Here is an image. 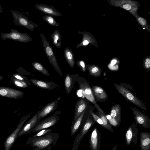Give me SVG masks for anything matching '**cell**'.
<instances>
[{
    "label": "cell",
    "instance_id": "obj_23",
    "mask_svg": "<svg viewBox=\"0 0 150 150\" xmlns=\"http://www.w3.org/2000/svg\"><path fill=\"white\" fill-rule=\"evenodd\" d=\"M64 56L69 66L73 68L75 63L74 56L71 49L68 47H66L64 50Z\"/></svg>",
    "mask_w": 150,
    "mask_h": 150
},
{
    "label": "cell",
    "instance_id": "obj_41",
    "mask_svg": "<svg viewBox=\"0 0 150 150\" xmlns=\"http://www.w3.org/2000/svg\"><path fill=\"white\" fill-rule=\"evenodd\" d=\"M117 146L115 145L114 146V147L113 148L112 150H117Z\"/></svg>",
    "mask_w": 150,
    "mask_h": 150
},
{
    "label": "cell",
    "instance_id": "obj_31",
    "mask_svg": "<svg viewBox=\"0 0 150 150\" xmlns=\"http://www.w3.org/2000/svg\"><path fill=\"white\" fill-rule=\"evenodd\" d=\"M42 17L45 21L52 26L57 27L60 25L59 23L57 22L52 16L46 15L43 16Z\"/></svg>",
    "mask_w": 150,
    "mask_h": 150
},
{
    "label": "cell",
    "instance_id": "obj_35",
    "mask_svg": "<svg viewBox=\"0 0 150 150\" xmlns=\"http://www.w3.org/2000/svg\"><path fill=\"white\" fill-rule=\"evenodd\" d=\"M144 67L145 69L147 70L149 69L150 68V59L149 58H146L144 62Z\"/></svg>",
    "mask_w": 150,
    "mask_h": 150
},
{
    "label": "cell",
    "instance_id": "obj_4",
    "mask_svg": "<svg viewBox=\"0 0 150 150\" xmlns=\"http://www.w3.org/2000/svg\"><path fill=\"white\" fill-rule=\"evenodd\" d=\"M114 86L119 93L129 101L144 110L147 109L144 103L135 96L130 91L123 86L115 83Z\"/></svg>",
    "mask_w": 150,
    "mask_h": 150
},
{
    "label": "cell",
    "instance_id": "obj_36",
    "mask_svg": "<svg viewBox=\"0 0 150 150\" xmlns=\"http://www.w3.org/2000/svg\"><path fill=\"white\" fill-rule=\"evenodd\" d=\"M138 20L140 23L142 25H144L146 24V21L144 18L140 17L138 18Z\"/></svg>",
    "mask_w": 150,
    "mask_h": 150
},
{
    "label": "cell",
    "instance_id": "obj_1",
    "mask_svg": "<svg viewBox=\"0 0 150 150\" xmlns=\"http://www.w3.org/2000/svg\"><path fill=\"white\" fill-rule=\"evenodd\" d=\"M59 137L58 132L49 133L34 140L31 145L35 148L44 149L50 146H54Z\"/></svg>",
    "mask_w": 150,
    "mask_h": 150
},
{
    "label": "cell",
    "instance_id": "obj_5",
    "mask_svg": "<svg viewBox=\"0 0 150 150\" xmlns=\"http://www.w3.org/2000/svg\"><path fill=\"white\" fill-rule=\"evenodd\" d=\"M9 33H1L0 36L3 40H11L18 42L28 43L33 40L31 37L27 33H22L16 29H10Z\"/></svg>",
    "mask_w": 150,
    "mask_h": 150
},
{
    "label": "cell",
    "instance_id": "obj_19",
    "mask_svg": "<svg viewBox=\"0 0 150 150\" xmlns=\"http://www.w3.org/2000/svg\"><path fill=\"white\" fill-rule=\"evenodd\" d=\"M140 140L141 150H150V133L142 132L140 134Z\"/></svg>",
    "mask_w": 150,
    "mask_h": 150
},
{
    "label": "cell",
    "instance_id": "obj_21",
    "mask_svg": "<svg viewBox=\"0 0 150 150\" xmlns=\"http://www.w3.org/2000/svg\"><path fill=\"white\" fill-rule=\"evenodd\" d=\"M110 115L119 125L121 119V109L120 105L119 104L114 105L112 107L110 110Z\"/></svg>",
    "mask_w": 150,
    "mask_h": 150
},
{
    "label": "cell",
    "instance_id": "obj_17",
    "mask_svg": "<svg viewBox=\"0 0 150 150\" xmlns=\"http://www.w3.org/2000/svg\"><path fill=\"white\" fill-rule=\"evenodd\" d=\"M28 81L38 87L45 89L52 90L58 86L52 81H45L35 79H30Z\"/></svg>",
    "mask_w": 150,
    "mask_h": 150
},
{
    "label": "cell",
    "instance_id": "obj_38",
    "mask_svg": "<svg viewBox=\"0 0 150 150\" xmlns=\"http://www.w3.org/2000/svg\"><path fill=\"white\" fill-rule=\"evenodd\" d=\"M117 61L115 59H113L112 60L111 62L110 65L111 66H114L116 63Z\"/></svg>",
    "mask_w": 150,
    "mask_h": 150
},
{
    "label": "cell",
    "instance_id": "obj_8",
    "mask_svg": "<svg viewBox=\"0 0 150 150\" xmlns=\"http://www.w3.org/2000/svg\"><path fill=\"white\" fill-rule=\"evenodd\" d=\"M93 123V120L88 117L82 127L80 133L75 139L71 150H78L81 141Z\"/></svg>",
    "mask_w": 150,
    "mask_h": 150
},
{
    "label": "cell",
    "instance_id": "obj_30",
    "mask_svg": "<svg viewBox=\"0 0 150 150\" xmlns=\"http://www.w3.org/2000/svg\"><path fill=\"white\" fill-rule=\"evenodd\" d=\"M72 79L71 76L68 74H66L64 80V85L67 93L69 94L72 89Z\"/></svg>",
    "mask_w": 150,
    "mask_h": 150
},
{
    "label": "cell",
    "instance_id": "obj_27",
    "mask_svg": "<svg viewBox=\"0 0 150 150\" xmlns=\"http://www.w3.org/2000/svg\"><path fill=\"white\" fill-rule=\"evenodd\" d=\"M87 68L89 74L95 77H99L102 73L101 69L97 66L92 65L87 66Z\"/></svg>",
    "mask_w": 150,
    "mask_h": 150
},
{
    "label": "cell",
    "instance_id": "obj_26",
    "mask_svg": "<svg viewBox=\"0 0 150 150\" xmlns=\"http://www.w3.org/2000/svg\"><path fill=\"white\" fill-rule=\"evenodd\" d=\"M53 44L57 48L60 47L62 39L59 31L57 30H54L51 36Z\"/></svg>",
    "mask_w": 150,
    "mask_h": 150
},
{
    "label": "cell",
    "instance_id": "obj_39",
    "mask_svg": "<svg viewBox=\"0 0 150 150\" xmlns=\"http://www.w3.org/2000/svg\"><path fill=\"white\" fill-rule=\"evenodd\" d=\"M3 12V8L0 4V13H2Z\"/></svg>",
    "mask_w": 150,
    "mask_h": 150
},
{
    "label": "cell",
    "instance_id": "obj_24",
    "mask_svg": "<svg viewBox=\"0 0 150 150\" xmlns=\"http://www.w3.org/2000/svg\"><path fill=\"white\" fill-rule=\"evenodd\" d=\"M85 110L79 117L74 122H72L71 128V135L73 136L79 129L86 112Z\"/></svg>",
    "mask_w": 150,
    "mask_h": 150
},
{
    "label": "cell",
    "instance_id": "obj_12",
    "mask_svg": "<svg viewBox=\"0 0 150 150\" xmlns=\"http://www.w3.org/2000/svg\"><path fill=\"white\" fill-rule=\"evenodd\" d=\"M100 134L96 127L95 128L90 134L89 139L90 150H99L100 146Z\"/></svg>",
    "mask_w": 150,
    "mask_h": 150
},
{
    "label": "cell",
    "instance_id": "obj_10",
    "mask_svg": "<svg viewBox=\"0 0 150 150\" xmlns=\"http://www.w3.org/2000/svg\"><path fill=\"white\" fill-rule=\"evenodd\" d=\"M138 129L137 125L134 123L128 128L125 133V142L127 145H129L132 142L134 146L137 142Z\"/></svg>",
    "mask_w": 150,
    "mask_h": 150
},
{
    "label": "cell",
    "instance_id": "obj_16",
    "mask_svg": "<svg viewBox=\"0 0 150 150\" xmlns=\"http://www.w3.org/2000/svg\"><path fill=\"white\" fill-rule=\"evenodd\" d=\"M58 105V100H56L47 104L39 111L38 118L40 119L44 118L48 115L54 111Z\"/></svg>",
    "mask_w": 150,
    "mask_h": 150
},
{
    "label": "cell",
    "instance_id": "obj_22",
    "mask_svg": "<svg viewBox=\"0 0 150 150\" xmlns=\"http://www.w3.org/2000/svg\"><path fill=\"white\" fill-rule=\"evenodd\" d=\"M96 108L98 111V116L101 119L103 122V126L109 131L113 133V129L107 119L104 111L99 106Z\"/></svg>",
    "mask_w": 150,
    "mask_h": 150
},
{
    "label": "cell",
    "instance_id": "obj_33",
    "mask_svg": "<svg viewBox=\"0 0 150 150\" xmlns=\"http://www.w3.org/2000/svg\"><path fill=\"white\" fill-rule=\"evenodd\" d=\"M76 65L80 68L81 71H86V64L84 61L82 60H78L76 62Z\"/></svg>",
    "mask_w": 150,
    "mask_h": 150
},
{
    "label": "cell",
    "instance_id": "obj_3",
    "mask_svg": "<svg viewBox=\"0 0 150 150\" xmlns=\"http://www.w3.org/2000/svg\"><path fill=\"white\" fill-rule=\"evenodd\" d=\"M40 37L44 50L50 63L59 74L62 76V73L52 47L44 35L41 34Z\"/></svg>",
    "mask_w": 150,
    "mask_h": 150
},
{
    "label": "cell",
    "instance_id": "obj_6",
    "mask_svg": "<svg viewBox=\"0 0 150 150\" xmlns=\"http://www.w3.org/2000/svg\"><path fill=\"white\" fill-rule=\"evenodd\" d=\"M60 115L57 111L53 115L43 120L40 121L29 131L27 134L39 132L46 129L55 125L58 121Z\"/></svg>",
    "mask_w": 150,
    "mask_h": 150
},
{
    "label": "cell",
    "instance_id": "obj_20",
    "mask_svg": "<svg viewBox=\"0 0 150 150\" xmlns=\"http://www.w3.org/2000/svg\"><path fill=\"white\" fill-rule=\"evenodd\" d=\"M87 104L83 99H79L76 103L75 110L74 120V122L80 115L83 112L86 110Z\"/></svg>",
    "mask_w": 150,
    "mask_h": 150
},
{
    "label": "cell",
    "instance_id": "obj_40",
    "mask_svg": "<svg viewBox=\"0 0 150 150\" xmlns=\"http://www.w3.org/2000/svg\"><path fill=\"white\" fill-rule=\"evenodd\" d=\"M52 147V146H50L49 147L46 148L45 150H51Z\"/></svg>",
    "mask_w": 150,
    "mask_h": 150
},
{
    "label": "cell",
    "instance_id": "obj_42",
    "mask_svg": "<svg viewBox=\"0 0 150 150\" xmlns=\"http://www.w3.org/2000/svg\"><path fill=\"white\" fill-rule=\"evenodd\" d=\"M42 149H40L38 148H35L34 149H33V150H41Z\"/></svg>",
    "mask_w": 150,
    "mask_h": 150
},
{
    "label": "cell",
    "instance_id": "obj_44",
    "mask_svg": "<svg viewBox=\"0 0 150 150\" xmlns=\"http://www.w3.org/2000/svg\"></svg>",
    "mask_w": 150,
    "mask_h": 150
},
{
    "label": "cell",
    "instance_id": "obj_32",
    "mask_svg": "<svg viewBox=\"0 0 150 150\" xmlns=\"http://www.w3.org/2000/svg\"><path fill=\"white\" fill-rule=\"evenodd\" d=\"M91 114L94 121L98 124L103 126V123L101 119L96 115L94 112H93L91 110L90 111Z\"/></svg>",
    "mask_w": 150,
    "mask_h": 150
},
{
    "label": "cell",
    "instance_id": "obj_11",
    "mask_svg": "<svg viewBox=\"0 0 150 150\" xmlns=\"http://www.w3.org/2000/svg\"><path fill=\"white\" fill-rule=\"evenodd\" d=\"M24 93L8 87H0V96L11 98L18 99L23 97Z\"/></svg>",
    "mask_w": 150,
    "mask_h": 150
},
{
    "label": "cell",
    "instance_id": "obj_37",
    "mask_svg": "<svg viewBox=\"0 0 150 150\" xmlns=\"http://www.w3.org/2000/svg\"><path fill=\"white\" fill-rule=\"evenodd\" d=\"M122 7L125 9L127 10H130L132 8V6L129 4L124 5L122 6Z\"/></svg>",
    "mask_w": 150,
    "mask_h": 150
},
{
    "label": "cell",
    "instance_id": "obj_14",
    "mask_svg": "<svg viewBox=\"0 0 150 150\" xmlns=\"http://www.w3.org/2000/svg\"><path fill=\"white\" fill-rule=\"evenodd\" d=\"M37 9L48 15L61 17L62 14L53 6L47 4H38L35 5Z\"/></svg>",
    "mask_w": 150,
    "mask_h": 150
},
{
    "label": "cell",
    "instance_id": "obj_2",
    "mask_svg": "<svg viewBox=\"0 0 150 150\" xmlns=\"http://www.w3.org/2000/svg\"><path fill=\"white\" fill-rule=\"evenodd\" d=\"M13 18V21L17 26H21L33 32L34 28L38 25L34 23L22 13L15 11L10 10Z\"/></svg>",
    "mask_w": 150,
    "mask_h": 150
},
{
    "label": "cell",
    "instance_id": "obj_29",
    "mask_svg": "<svg viewBox=\"0 0 150 150\" xmlns=\"http://www.w3.org/2000/svg\"><path fill=\"white\" fill-rule=\"evenodd\" d=\"M10 81L16 86L23 88H26L32 84L28 81L18 80L12 76L10 78Z\"/></svg>",
    "mask_w": 150,
    "mask_h": 150
},
{
    "label": "cell",
    "instance_id": "obj_25",
    "mask_svg": "<svg viewBox=\"0 0 150 150\" xmlns=\"http://www.w3.org/2000/svg\"><path fill=\"white\" fill-rule=\"evenodd\" d=\"M53 129H46L42 130L36 133L34 135L27 139L25 142L26 144H30L35 139L39 138L47 133L51 132Z\"/></svg>",
    "mask_w": 150,
    "mask_h": 150
},
{
    "label": "cell",
    "instance_id": "obj_34",
    "mask_svg": "<svg viewBox=\"0 0 150 150\" xmlns=\"http://www.w3.org/2000/svg\"><path fill=\"white\" fill-rule=\"evenodd\" d=\"M12 76L18 80L25 81H28V79L27 78L19 74H13Z\"/></svg>",
    "mask_w": 150,
    "mask_h": 150
},
{
    "label": "cell",
    "instance_id": "obj_43",
    "mask_svg": "<svg viewBox=\"0 0 150 150\" xmlns=\"http://www.w3.org/2000/svg\"><path fill=\"white\" fill-rule=\"evenodd\" d=\"M4 78L3 76L0 75V81L2 80Z\"/></svg>",
    "mask_w": 150,
    "mask_h": 150
},
{
    "label": "cell",
    "instance_id": "obj_18",
    "mask_svg": "<svg viewBox=\"0 0 150 150\" xmlns=\"http://www.w3.org/2000/svg\"><path fill=\"white\" fill-rule=\"evenodd\" d=\"M91 89L94 97L101 101L106 100L108 96L106 92L101 87L97 86H93Z\"/></svg>",
    "mask_w": 150,
    "mask_h": 150
},
{
    "label": "cell",
    "instance_id": "obj_7",
    "mask_svg": "<svg viewBox=\"0 0 150 150\" xmlns=\"http://www.w3.org/2000/svg\"><path fill=\"white\" fill-rule=\"evenodd\" d=\"M31 114L22 117L14 131L6 138L4 144L5 150H10L17 138L18 134L25 122L30 116Z\"/></svg>",
    "mask_w": 150,
    "mask_h": 150
},
{
    "label": "cell",
    "instance_id": "obj_13",
    "mask_svg": "<svg viewBox=\"0 0 150 150\" xmlns=\"http://www.w3.org/2000/svg\"><path fill=\"white\" fill-rule=\"evenodd\" d=\"M38 111L24 125L21 129L17 136V138L22 135L27 134L36 124L40 121L41 119L38 118Z\"/></svg>",
    "mask_w": 150,
    "mask_h": 150
},
{
    "label": "cell",
    "instance_id": "obj_28",
    "mask_svg": "<svg viewBox=\"0 0 150 150\" xmlns=\"http://www.w3.org/2000/svg\"><path fill=\"white\" fill-rule=\"evenodd\" d=\"M32 65L33 69L46 76H49L50 74L47 70L40 62H34L32 63Z\"/></svg>",
    "mask_w": 150,
    "mask_h": 150
},
{
    "label": "cell",
    "instance_id": "obj_9",
    "mask_svg": "<svg viewBox=\"0 0 150 150\" xmlns=\"http://www.w3.org/2000/svg\"><path fill=\"white\" fill-rule=\"evenodd\" d=\"M130 108L134 115L136 122L144 128H149L150 119L148 116L135 108L131 107Z\"/></svg>",
    "mask_w": 150,
    "mask_h": 150
},
{
    "label": "cell",
    "instance_id": "obj_15",
    "mask_svg": "<svg viewBox=\"0 0 150 150\" xmlns=\"http://www.w3.org/2000/svg\"><path fill=\"white\" fill-rule=\"evenodd\" d=\"M79 87L82 90L84 96L90 101L96 107L99 106L96 102L93 95L91 88L87 83H81L79 85Z\"/></svg>",
    "mask_w": 150,
    "mask_h": 150
}]
</instances>
